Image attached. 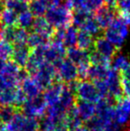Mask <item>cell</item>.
Instances as JSON below:
<instances>
[{
	"label": "cell",
	"mask_w": 130,
	"mask_h": 131,
	"mask_svg": "<svg viewBox=\"0 0 130 131\" xmlns=\"http://www.w3.org/2000/svg\"><path fill=\"white\" fill-rule=\"evenodd\" d=\"M111 63V66H112V69L119 71V72L127 69L130 66V62L128 61V59L124 54L118 53L112 57Z\"/></svg>",
	"instance_id": "4316f807"
},
{
	"label": "cell",
	"mask_w": 130,
	"mask_h": 131,
	"mask_svg": "<svg viewBox=\"0 0 130 131\" xmlns=\"http://www.w3.org/2000/svg\"><path fill=\"white\" fill-rule=\"evenodd\" d=\"M46 10L47 7L40 0H30L29 2V11L35 16V18L45 16Z\"/></svg>",
	"instance_id": "f1b7e54d"
},
{
	"label": "cell",
	"mask_w": 130,
	"mask_h": 131,
	"mask_svg": "<svg viewBox=\"0 0 130 131\" xmlns=\"http://www.w3.org/2000/svg\"><path fill=\"white\" fill-rule=\"evenodd\" d=\"M82 127H83V126H82ZM82 127H81V128H78V129H74V130H70V131H81Z\"/></svg>",
	"instance_id": "b9f144b4"
},
{
	"label": "cell",
	"mask_w": 130,
	"mask_h": 131,
	"mask_svg": "<svg viewBox=\"0 0 130 131\" xmlns=\"http://www.w3.org/2000/svg\"><path fill=\"white\" fill-rule=\"evenodd\" d=\"M94 50L101 53L103 56L109 59H112V57L118 53V49L104 37H97L94 42Z\"/></svg>",
	"instance_id": "5bb4252c"
},
{
	"label": "cell",
	"mask_w": 130,
	"mask_h": 131,
	"mask_svg": "<svg viewBox=\"0 0 130 131\" xmlns=\"http://www.w3.org/2000/svg\"><path fill=\"white\" fill-rule=\"evenodd\" d=\"M121 18L125 23L128 27H130V11H127V12L121 13Z\"/></svg>",
	"instance_id": "74e56055"
},
{
	"label": "cell",
	"mask_w": 130,
	"mask_h": 131,
	"mask_svg": "<svg viewBox=\"0 0 130 131\" xmlns=\"http://www.w3.org/2000/svg\"><path fill=\"white\" fill-rule=\"evenodd\" d=\"M71 10L63 4L59 6L48 8L44 17L54 28H66L71 23Z\"/></svg>",
	"instance_id": "277c9868"
},
{
	"label": "cell",
	"mask_w": 130,
	"mask_h": 131,
	"mask_svg": "<svg viewBox=\"0 0 130 131\" xmlns=\"http://www.w3.org/2000/svg\"><path fill=\"white\" fill-rule=\"evenodd\" d=\"M75 108H76L77 113H78V117L81 119L82 121L89 122L96 116V104L78 100L75 104Z\"/></svg>",
	"instance_id": "9a60e30c"
},
{
	"label": "cell",
	"mask_w": 130,
	"mask_h": 131,
	"mask_svg": "<svg viewBox=\"0 0 130 131\" xmlns=\"http://www.w3.org/2000/svg\"><path fill=\"white\" fill-rule=\"evenodd\" d=\"M66 56L77 66L90 62H89L88 51L82 50V49L78 48V47H69L66 50Z\"/></svg>",
	"instance_id": "e0dca14e"
},
{
	"label": "cell",
	"mask_w": 130,
	"mask_h": 131,
	"mask_svg": "<svg viewBox=\"0 0 130 131\" xmlns=\"http://www.w3.org/2000/svg\"><path fill=\"white\" fill-rule=\"evenodd\" d=\"M124 95H126V96H127V97H129V98H130V88H129L128 90H127V92H126L125 94H124Z\"/></svg>",
	"instance_id": "60d3db41"
},
{
	"label": "cell",
	"mask_w": 130,
	"mask_h": 131,
	"mask_svg": "<svg viewBox=\"0 0 130 131\" xmlns=\"http://www.w3.org/2000/svg\"><path fill=\"white\" fill-rule=\"evenodd\" d=\"M48 42H49L48 38H45V37L42 36V35L33 31L31 33H29L26 45L28 46L30 48L34 49L38 47H41V46L46 45V44H48Z\"/></svg>",
	"instance_id": "484cf974"
},
{
	"label": "cell",
	"mask_w": 130,
	"mask_h": 131,
	"mask_svg": "<svg viewBox=\"0 0 130 131\" xmlns=\"http://www.w3.org/2000/svg\"><path fill=\"white\" fill-rule=\"evenodd\" d=\"M78 29L74 27L73 25L68 26L65 28L64 37H63V45L66 47H72L77 45L78 39Z\"/></svg>",
	"instance_id": "603a6c76"
},
{
	"label": "cell",
	"mask_w": 130,
	"mask_h": 131,
	"mask_svg": "<svg viewBox=\"0 0 130 131\" xmlns=\"http://www.w3.org/2000/svg\"><path fill=\"white\" fill-rule=\"evenodd\" d=\"M108 90L109 99H113L116 102L119 99L123 97V90H122L121 82H120V72L112 68H111L106 78L103 79Z\"/></svg>",
	"instance_id": "52a82bcc"
},
{
	"label": "cell",
	"mask_w": 130,
	"mask_h": 131,
	"mask_svg": "<svg viewBox=\"0 0 130 131\" xmlns=\"http://www.w3.org/2000/svg\"><path fill=\"white\" fill-rule=\"evenodd\" d=\"M30 76L40 85L43 89H45L52 85L56 79L55 66L45 61Z\"/></svg>",
	"instance_id": "5b68a950"
},
{
	"label": "cell",
	"mask_w": 130,
	"mask_h": 131,
	"mask_svg": "<svg viewBox=\"0 0 130 131\" xmlns=\"http://www.w3.org/2000/svg\"><path fill=\"white\" fill-rule=\"evenodd\" d=\"M32 30L38 34L42 35L45 38L50 39L54 32V28L48 23V21L44 17L35 18L34 24L32 27Z\"/></svg>",
	"instance_id": "ac0fdd59"
},
{
	"label": "cell",
	"mask_w": 130,
	"mask_h": 131,
	"mask_svg": "<svg viewBox=\"0 0 130 131\" xmlns=\"http://www.w3.org/2000/svg\"><path fill=\"white\" fill-rule=\"evenodd\" d=\"M79 29L80 30L86 31V32H87L88 34H90L93 37H98V35L101 32L102 28L98 24L96 18L92 15L84 23V24L82 25V27Z\"/></svg>",
	"instance_id": "d4e9b609"
},
{
	"label": "cell",
	"mask_w": 130,
	"mask_h": 131,
	"mask_svg": "<svg viewBox=\"0 0 130 131\" xmlns=\"http://www.w3.org/2000/svg\"><path fill=\"white\" fill-rule=\"evenodd\" d=\"M16 111L17 108H15L14 106L3 105V107L0 108V122L2 124L7 123L13 118Z\"/></svg>",
	"instance_id": "f546056e"
},
{
	"label": "cell",
	"mask_w": 130,
	"mask_h": 131,
	"mask_svg": "<svg viewBox=\"0 0 130 131\" xmlns=\"http://www.w3.org/2000/svg\"><path fill=\"white\" fill-rule=\"evenodd\" d=\"M18 14L10 9L5 8L0 15V23L3 27L17 26Z\"/></svg>",
	"instance_id": "7402d4cb"
},
{
	"label": "cell",
	"mask_w": 130,
	"mask_h": 131,
	"mask_svg": "<svg viewBox=\"0 0 130 131\" xmlns=\"http://www.w3.org/2000/svg\"><path fill=\"white\" fill-rule=\"evenodd\" d=\"M20 88L27 98L39 96L43 90L40 85L31 76H29V75H26L21 79V83H20Z\"/></svg>",
	"instance_id": "4fadbf2b"
},
{
	"label": "cell",
	"mask_w": 130,
	"mask_h": 131,
	"mask_svg": "<svg viewBox=\"0 0 130 131\" xmlns=\"http://www.w3.org/2000/svg\"><path fill=\"white\" fill-rule=\"evenodd\" d=\"M5 8L14 11L17 14L29 10V3L23 0H3Z\"/></svg>",
	"instance_id": "83f0119b"
},
{
	"label": "cell",
	"mask_w": 130,
	"mask_h": 131,
	"mask_svg": "<svg viewBox=\"0 0 130 131\" xmlns=\"http://www.w3.org/2000/svg\"><path fill=\"white\" fill-rule=\"evenodd\" d=\"M104 0H86L85 7L84 8L90 12L96 11L98 8L103 5Z\"/></svg>",
	"instance_id": "d6a6232c"
},
{
	"label": "cell",
	"mask_w": 130,
	"mask_h": 131,
	"mask_svg": "<svg viewBox=\"0 0 130 131\" xmlns=\"http://www.w3.org/2000/svg\"><path fill=\"white\" fill-rule=\"evenodd\" d=\"M129 35V28L122 18H117L111 25L106 28L104 31V38L109 40L118 50L121 48L125 40Z\"/></svg>",
	"instance_id": "3957f363"
},
{
	"label": "cell",
	"mask_w": 130,
	"mask_h": 131,
	"mask_svg": "<svg viewBox=\"0 0 130 131\" xmlns=\"http://www.w3.org/2000/svg\"><path fill=\"white\" fill-rule=\"evenodd\" d=\"M35 16L29 10L24 11V12L18 14L17 18V26L20 28L29 30L32 29L33 24H34Z\"/></svg>",
	"instance_id": "cb8c5ba5"
},
{
	"label": "cell",
	"mask_w": 130,
	"mask_h": 131,
	"mask_svg": "<svg viewBox=\"0 0 130 131\" xmlns=\"http://www.w3.org/2000/svg\"><path fill=\"white\" fill-rule=\"evenodd\" d=\"M116 6L121 13L130 11V0H117Z\"/></svg>",
	"instance_id": "e575fe53"
},
{
	"label": "cell",
	"mask_w": 130,
	"mask_h": 131,
	"mask_svg": "<svg viewBox=\"0 0 130 131\" xmlns=\"http://www.w3.org/2000/svg\"><path fill=\"white\" fill-rule=\"evenodd\" d=\"M64 85L61 82H54L52 85L45 88V91L43 95V98L45 100L47 107L54 106L58 104L63 92Z\"/></svg>",
	"instance_id": "7c38bea8"
},
{
	"label": "cell",
	"mask_w": 130,
	"mask_h": 131,
	"mask_svg": "<svg viewBox=\"0 0 130 131\" xmlns=\"http://www.w3.org/2000/svg\"><path fill=\"white\" fill-rule=\"evenodd\" d=\"M89 62L91 64H99V65H111V60L103 56L96 51H92L89 53Z\"/></svg>",
	"instance_id": "1f68e13d"
},
{
	"label": "cell",
	"mask_w": 130,
	"mask_h": 131,
	"mask_svg": "<svg viewBox=\"0 0 130 131\" xmlns=\"http://www.w3.org/2000/svg\"><path fill=\"white\" fill-rule=\"evenodd\" d=\"M94 18L102 29H106L116 19V12L113 6L102 5L96 10Z\"/></svg>",
	"instance_id": "8fae6325"
},
{
	"label": "cell",
	"mask_w": 130,
	"mask_h": 131,
	"mask_svg": "<svg viewBox=\"0 0 130 131\" xmlns=\"http://www.w3.org/2000/svg\"><path fill=\"white\" fill-rule=\"evenodd\" d=\"M42 131H47V130H45V129H43V130H42Z\"/></svg>",
	"instance_id": "ee69618b"
},
{
	"label": "cell",
	"mask_w": 130,
	"mask_h": 131,
	"mask_svg": "<svg viewBox=\"0 0 130 131\" xmlns=\"http://www.w3.org/2000/svg\"><path fill=\"white\" fill-rule=\"evenodd\" d=\"M115 117L114 121L120 126L127 125L130 122V98L129 97H121L116 101L114 105Z\"/></svg>",
	"instance_id": "9c48e42d"
},
{
	"label": "cell",
	"mask_w": 130,
	"mask_h": 131,
	"mask_svg": "<svg viewBox=\"0 0 130 131\" xmlns=\"http://www.w3.org/2000/svg\"><path fill=\"white\" fill-rule=\"evenodd\" d=\"M56 79L67 85L74 83L78 78V67L69 59H63L55 65Z\"/></svg>",
	"instance_id": "8992f818"
},
{
	"label": "cell",
	"mask_w": 130,
	"mask_h": 131,
	"mask_svg": "<svg viewBox=\"0 0 130 131\" xmlns=\"http://www.w3.org/2000/svg\"><path fill=\"white\" fill-rule=\"evenodd\" d=\"M22 112L29 116L36 119L42 118L45 115L47 110V105L44 100L43 96H37L32 98H27L21 107Z\"/></svg>",
	"instance_id": "ba28073f"
},
{
	"label": "cell",
	"mask_w": 130,
	"mask_h": 131,
	"mask_svg": "<svg viewBox=\"0 0 130 131\" xmlns=\"http://www.w3.org/2000/svg\"><path fill=\"white\" fill-rule=\"evenodd\" d=\"M111 67L108 65H99V64H91L89 67L88 76L93 82L97 80H102L106 78Z\"/></svg>",
	"instance_id": "d6986e66"
},
{
	"label": "cell",
	"mask_w": 130,
	"mask_h": 131,
	"mask_svg": "<svg viewBox=\"0 0 130 131\" xmlns=\"http://www.w3.org/2000/svg\"><path fill=\"white\" fill-rule=\"evenodd\" d=\"M90 16H92V12L85 8L75 9L74 12L71 14V23L77 29H80L86 21Z\"/></svg>",
	"instance_id": "ffe728a7"
},
{
	"label": "cell",
	"mask_w": 130,
	"mask_h": 131,
	"mask_svg": "<svg viewBox=\"0 0 130 131\" xmlns=\"http://www.w3.org/2000/svg\"><path fill=\"white\" fill-rule=\"evenodd\" d=\"M44 58L46 62L54 64V66L66 55V49L63 45H56V44H46L44 47L43 52Z\"/></svg>",
	"instance_id": "30bf717a"
},
{
	"label": "cell",
	"mask_w": 130,
	"mask_h": 131,
	"mask_svg": "<svg viewBox=\"0 0 130 131\" xmlns=\"http://www.w3.org/2000/svg\"><path fill=\"white\" fill-rule=\"evenodd\" d=\"M73 88L75 96L79 101H85L92 104H97L102 99L96 84L93 81L83 79L69 84Z\"/></svg>",
	"instance_id": "7a4b0ae2"
},
{
	"label": "cell",
	"mask_w": 130,
	"mask_h": 131,
	"mask_svg": "<svg viewBox=\"0 0 130 131\" xmlns=\"http://www.w3.org/2000/svg\"><path fill=\"white\" fill-rule=\"evenodd\" d=\"M0 106H1V104H0Z\"/></svg>",
	"instance_id": "bcb514c9"
},
{
	"label": "cell",
	"mask_w": 130,
	"mask_h": 131,
	"mask_svg": "<svg viewBox=\"0 0 130 131\" xmlns=\"http://www.w3.org/2000/svg\"><path fill=\"white\" fill-rule=\"evenodd\" d=\"M40 124L34 117L16 111L13 118L4 124L3 131H38Z\"/></svg>",
	"instance_id": "6da1fadb"
},
{
	"label": "cell",
	"mask_w": 130,
	"mask_h": 131,
	"mask_svg": "<svg viewBox=\"0 0 130 131\" xmlns=\"http://www.w3.org/2000/svg\"><path fill=\"white\" fill-rule=\"evenodd\" d=\"M30 48L26 44L14 46V50H13L12 56H11L12 61L15 62L20 68L25 67L30 54Z\"/></svg>",
	"instance_id": "2e32d148"
},
{
	"label": "cell",
	"mask_w": 130,
	"mask_h": 131,
	"mask_svg": "<svg viewBox=\"0 0 130 131\" xmlns=\"http://www.w3.org/2000/svg\"><path fill=\"white\" fill-rule=\"evenodd\" d=\"M0 27H1V23H0Z\"/></svg>",
	"instance_id": "f6af8a7d"
},
{
	"label": "cell",
	"mask_w": 130,
	"mask_h": 131,
	"mask_svg": "<svg viewBox=\"0 0 130 131\" xmlns=\"http://www.w3.org/2000/svg\"><path fill=\"white\" fill-rule=\"evenodd\" d=\"M64 4L69 9H79L85 7L86 0H64Z\"/></svg>",
	"instance_id": "836d02e7"
},
{
	"label": "cell",
	"mask_w": 130,
	"mask_h": 131,
	"mask_svg": "<svg viewBox=\"0 0 130 131\" xmlns=\"http://www.w3.org/2000/svg\"><path fill=\"white\" fill-rule=\"evenodd\" d=\"M45 6L48 8H52V7H56L59 5H63L64 0H40Z\"/></svg>",
	"instance_id": "8d00e7d4"
},
{
	"label": "cell",
	"mask_w": 130,
	"mask_h": 131,
	"mask_svg": "<svg viewBox=\"0 0 130 131\" xmlns=\"http://www.w3.org/2000/svg\"><path fill=\"white\" fill-rule=\"evenodd\" d=\"M116 2H117V0H104V3H106V5H110V6H114V5H116Z\"/></svg>",
	"instance_id": "f35d334b"
},
{
	"label": "cell",
	"mask_w": 130,
	"mask_h": 131,
	"mask_svg": "<svg viewBox=\"0 0 130 131\" xmlns=\"http://www.w3.org/2000/svg\"><path fill=\"white\" fill-rule=\"evenodd\" d=\"M14 50V45L0 39V61H7L11 58Z\"/></svg>",
	"instance_id": "4dcf8cb0"
},
{
	"label": "cell",
	"mask_w": 130,
	"mask_h": 131,
	"mask_svg": "<svg viewBox=\"0 0 130 131\" xmlns=\"http://www.w3.org/2000/svg\"><path fill=\"white\" fill-rule=\"evenodd\" d=\"M102 131H120V126L115 121H112L104 125Z\"/></svg>",
	"instance_id": "d590c367"
},
{
	"label": "cell",
	"mask_w": 130,
	"mask_h": 131,
	"mask_svg": "<svg viewBox=\"0 0 130 131\" xmlns=\"http://www.w3.org/2000/svg\"><path fill=\"white\" fill-rule=\"evenodd\" d=\"M4 9H5V5H4L3 0H0V15H1V14L4 11Z\"/></svg>",
	"instance_id": "ab89813d"
},
{
	"label": "cell",
	"mask_w": 130,
	"mask_h": 131,
	"mask_svg": "<svg viewBox=\"0 0 130 131\" xmlns=\"http://www.w3.org/2000/svg\"><path fill=\"white\" fill-rule=\"evenodd\" d=\"M23 1H25V2H27V3H29V2L30 1V0H23Z\"/></svg>",
	"instance_id": "7bdbcfd3"
},
{
	"label": "cell",
	"mask_w": 130,
	"mask_h": 131,
	"mask_svg": "<svg viewBox=\"0 0 130 131\" xmlns=\"http://www.w3.org/2000/svg\"><path fill=\"white\" fill-rule=\"evenodd\" d=\"M94 37L84 30H78L76 45L78 48L86 51L91 50L94 47Z\"/></svg>",
	"instance_id": "44dd1931"
}]
</instances>
